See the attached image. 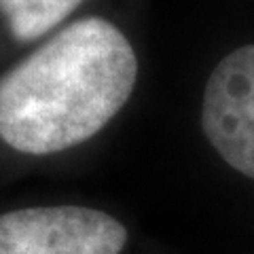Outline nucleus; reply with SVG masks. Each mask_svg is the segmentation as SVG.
<instances>
[{"label":"nucleus","mask_w":254,"mask_h":254,"mask_svg":"<svg viewBox=\"0 0 254 254\" xmlns=\"http://www.w3.org/2000/svg\"><path fill=\"white\" fill-rule=\"evenodd\" d=\"M138 58L104 17L62 28L0 78V140L51 155L95 136L136 87Z\"/></svg>","instance_id":"obj_1"},{"label":"nucleus","mask_w":254,"mask_h":254,"mask_svg":"<svg viewBox=\"0 0 254 254\" xmlns=\"http://www.w3.org/2000/svg\"><path fill=\"white\" fill-rule=\"evenodd\" d=\"M127 229L115 216L81 205L0 214V254H121Z\"/></svg>","instance_id":"obj_2"},{"label":"nucleus","mask_w":254,"mask_h":254,"mask_svg":"<svg viewBox=\"0 0 254 254\" xmlns=\"http://www.w3.org/2000/svg\"><path fill=\"white\" fill-rule=\"evenodd\" d=\"M201 127L214 150L254 180V45L218 62L203 91Z\"/></svg>","instance_id":"obj_3"},{"label":"nucleus","mask_w":254,"mask_h":254,"mask_svg":"<svg viewBox=\"0 0 254 254\" xmlns=\"http://www.w3.org/2000/svg\"><path fill=\"white\" fill-rule=\"evenodd\" d=\"M83 0H0V15L17 43H32L72 13Z\"/></svg>","instance_id":"obj_4"}]
</instances>
